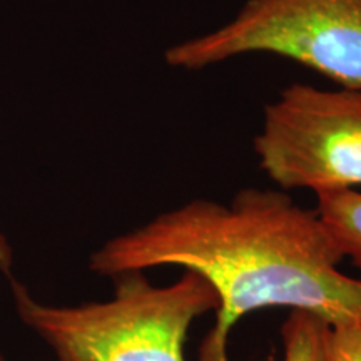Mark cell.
Here are the masks:
<instances>
[{
	"label": "cell",
	"instance_id": "6da1fadb",
	"mask_svg": "<svg viewBox=\"0 0 361 361\" xmlns=\"http://www.w3.org/2000/svg\"><path fill=\"white\" fill-rule=\"evenodd\" d=\"M343 256L316 211L281 189L245 188L231 204L192 200L109 239L90 271L178 266L213 284L219 306L197 361H231L228 341L243 316L264 308L310 311L333 324H361V279L340 269Z\"/></svg>",
	"mask_w": 361,
	"mask_h": 361
},
{
	"label": "cell",
	"instance_id": "7a4b0ae2",
	"mask_svg": "<svg viewBox=\"0 0 361 361\" xmlns=\"http://www.w3.org/2000/svg\"><path fill=\"white\" fill-rule=\"evenodd\" d=\"M112 278L111 300L78 306L39 303L12 281L17 311L57 361H186L189 328L219 306L213 284L191 269L168 286L152 284L144 271Z\"/></svg>",
	"mask_w": 361,
	"mask_h": 361
},
{
	"label": "cell",
	"instance_id": "3957f363",
	"mask_svg": "<svg viewBox=\"0 0 361 361\" xmlns=\"http://www.w3.org/2000/svg\"><path fill=\"white\" fill-rule=\"evenodd\" d=\"M252 52L291 59L361 90V0H247L228 24L173 45L164 59L196 71Z\"/></svg>",
	"mask_w": 361,
	"mask_h": 361
},
{
	"label": "cell",
	"instance_id": "277c9868",
	"mask_svg": "<svg viewBox=\"0 0 361 361\" xmlns=\"http://www.w3.org/2000/svg\"><path fill=\"white\" fill-rule=\"evenodd\" d=\"M255 151L281 191L361 186V90L293 84L264 107Z\"/></svg>",
	"mask_w": 361,
	"mask_h": 361
},
{
	"label": "cell",
	"instance_id": "5b68a950",
	"mask_svg": "<svg viewBox=\"0 0 361 361\" xmlns=\"http://www.w3.org/2000/svg\"><path fill=\"white\" fill-rule=\"evenodd\" d=\"M316 214L340 251L361 271V191L336 189L316 194Z\"/></svg>",
	"mask_w": 361,
	"mask_h": 361
},
{
	"label": "cell",
	"instance_id": "8992f818",
	"mask_svg": "<svg viewBox=\"0 0 361 361\" xmlns=\"http://www.w3.org/2000/svg\"><path fill=\"white\" fill-rule=\"evenodd\" d=\"M328 326L310 311L291 310L281 326L283 361H323Z\"/></svg>",
	"mask_w": 361,
	"mask_h": 361
},
{
	"label": "cell",
	"instance_id": "52a82bcc",
	"mask_svg": "<svg viewBox=\"0 0 361 361\" xmlns=\"http://www.w3.org/2000/svg\"><path fill=\"white\" fill-rule=\"evenodd\" d=\"M323 361H361V324L328 326Z\"/></svg>",
	"mask_w": 361,
	"mask_h": 361
},
{
	"label": "cell",
	"instance_id": "ba28073f",
	"mask_svg": "<svg viewBox=\"0 0 361 361\" xmlns=\"http://www.w3.org/2000/svg\"><path fill=\"white\" fill-rule=\"evenodd\" d=\"M0 361H6V360H4V356H2V355H0Z\"/></svg>",
	"mask_w": 361,
	"mask_h": 361
}]
</instances>
